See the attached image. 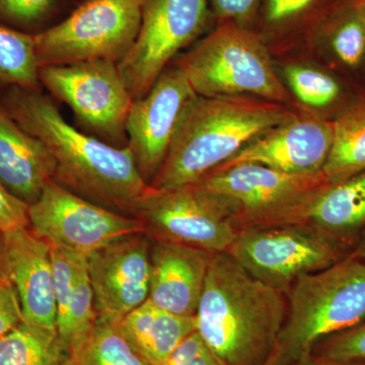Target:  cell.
Wrapping results in <instances>:
<instances>
[{
  "label": "cell",
  "instance_id": "6da1fadb",
  "mask_svg": "<svg viewBox=\"0 0 365 365\" xmlns=\"http://www.w3.org/2000/svg\"><path fill=\"white\" fill-rule=\"evenodd\" d=\"M1 107L48 146L56 163L55 182L91 202L132 216L150 185L128 146L118 148L74 128L42 91L11 88Z\"/></svg>",
  "mask_w": 365,
  "mask_h": 365
},
{
  "label": "cell",
  "instance_id": "7a4b0ae2",
  "mask_svg": "<svg viewBox=\"0 0 365 365\" xmlns=\"http://www.w3.org/2000/svg\"><path fill=\"white\" fill-rule=\"evenodd\" d=\"M287 312V295L227 253L211 255L196 331L225 364H263L277 347Z\"/></svg>",
  "mask_w": 365,
  "mask_h": 365
},
{
  "label": "cell",
  "instance_id": "3957f363",
  "mask_svg": "<svg viewBox=\"0 0 365 365\" xmlns=\"http://www.w3.org/2000/svg\"><path fill=\"white\" fill-rule=\"evenodd\" d=\"M299 115L287 106L251 96H196L150 186L170 189L193 184L255 139Z\"/></svg>",
  "mask_w": 365,
  "mask_h": 365
},
{
  "label": "cell",
  "instance_id": "277c9868",
  "mask_svg": "<svg viewBox=\"0 0 365 365\" xmlns=\"http://www.w3.org/2000/svg\"><path fill=\"white\" fill-rule=\"evenodd\" d=\"M278 347L282 365L365 317V261L350 254L319 272L299 278L288 290Z\"/></svg>",
  "mask_w": 365,
  "mask_h": 365
},
{
  "label": "cell",
  "instance_id": "5b68a950",
  "mask_svg": "<svg viewBox=\"0 0 365 365\" xmlns=\"http://www.w3.org/2000/svg\"><path fill=\"white\" fill-rule=\"evenodd\" d=\"M174 66L201 97L251 96L285 106L294 100L261 38L232 21L216 28Z\"/></svg>",
  "mask_w": 365,
  "mask_h": 365
},
{
  "label": "cell",
  "instance_id": "8992f818",
  "mask_svg": "<svg viewBox=\"0 0 365 365\" xmlns=\"http://www.w3.org/2000/svg\"><path fill=\"white\" fill-rule=\"evenodd\" d=\"M329 182L324 173L287 174L261 163H244L216 168L193 184L222 199L239 232L299 223L312 199Z\"/></svg>",
  "mask_w": 365,
  "mask_h": 365
},
{
  "label": "cell",
  "instance_id": "52a82bcc",
  "mask_svg": "<svg viewBox=\"0 0 365 365\" xmlns=\"http://www.w3.org/2000/svg\"><path fill=\"white\" fill-rule=\"evenodd\" d=\"M227 253L256 279L287 294L307 274L331 267L352 254L306 223L242 228Z\"/></svg>",
  "mask_w": 365,
  "mask_h": 365
},
{
  "label": "cell",
  "instance_id": "ba28073f",
  "mask_svg": "<svg viewBox=\"0 0 365 365\" xmlns=\"http://www.w3.org/2000/svg\"><path fill=\"white\" fill-rule=\"evenodd\" d=\"M140 25V0H88L58 25L35 34L40 67L93 60L119 63Z\"/></svg>",
  "mask_w": 365,
  "mask_h": 365
},
{
  "label": "cell",
  "instance_id": "9c48e42d",
  "mask_svg": "<svg viewBox=\"0 0 365 365\" xmlns=\"http://www.w3.org/2000/svg\"><path fill=\"white\" fill-rule=\"evenodd\" d=\"M153 242L227 253L237 230L222 199L195 184L170 189L150 186L132 212Z\"/></svg>",
  "mask_w": 365,
  "mask_h": 365
},
{
  "label": "cell",
  "instance_id": "30bf717a",
  "mask_svg": "<svg viewBox=\"0 0 365 365\" xmlns=\"http://www.w3.org/2000/svg\"><path fill=\"white\" fill-rule=\"evenodd\" d=\"M39 78L42 88L71 108L81 126L111 145L127 146L126 121L134 100L116 62L41 66Z\"/></svg>",
  "mask_w": 365,
  "mask_h": 365
},
{
  "label": "cell",
  "instance_id": "8fae6325",
  "mask_svg": "<svg viewBox=\"0 0 365 365\" xmlns=\"http://www.w3.org/2000/svg\"><path fill=\"white\" fill-rule=\"evenodd\" d=\"M33 232L52 248L88 259L112 242L144 232L132 216L83 198L51 180L29 208Z\"/></svg>",
  "mask_w": 365,
  "mask_h": 365
},
{
  "label": "cell",
  "instance_id": "7c38bea8",
  "mask_svg": "<svg viewBox=\"0 0 365 365\" xmlns=\"http://www.w3.org/2000/svg\"><path fill=\"white\" fill-rule=\"evenodd\" d=\"M141 25L118 63L133 100L144 97L178 53L202 34L209 0H140Z\"/></svg>",
  "mask_w": 365,
  "mask_h": 365
},
{
  "label": "cell",
  "instance_id": "4fadbf2b",
  "mask_svg": "<svg viewBox=\"0 0 365 365\" xmlns=\"http://www.w3.org/2000/svg\"><path fill=\"white\" fill-rule=\"evenodd\" d=\"M196 93L177 66H168L144 97L132 103L126 135L137 169L148 185L158 174L178 125Z\"/></svg>",
  "mask_w": 365,
  "mask_h": 365
},
{
  "label": "cell",
  "instance_id": "5bb4252c",
  "mask_svg": "<svg viewBox=\"0 0 365 365\" xmlns=\"http://www.w3.org/2000/svg\"><path fill=\"white\" fill-rule=\"evenodd\" d=\"M153 241L144 232L108 245L86 259L98 318L119 323L148 299Z\"/></svg>",
  "mask_w": 365,
  "mask_h": 365
},
{
  "label": "cell",
  "instance_id": "9a60e30c",
  "mask_svg": "<svg viewBox=\"0 0 365 365\" xmlns=\"http://www.w3.org/2000/svg\"><path fill=\"white\" fill-rule=\"evenodd\" d=\"M332 140L333 121L299 114L255 139L220 167L256 163L287 174H319Z\"/></svg>",
  "mask_w": 365,
  "mask_h": 365
},
{
  "label": "cell",
  "instance_id": "2e32d148",
  "mask_svg": "<svg viewBox=\"0 0 365 365\" xmlns=\"http://www.w3.org/2000/svg\"><path fill=\"white\" fill-rule=\"evenodd\" d=\"M6 274L28 325L57 332L51 246L28 227L4 235Z\"/></svg>",
  "mask_w": 365,
  "mask_h": 365
},
{
  "label": "cell",
  "instance_id": "e0dca14e",
  "mask_svg": "<svg viewBox=\"0 0 365 365\" xmlns=\"http://www.w3.org/2000/svg\"><path fill=\"white\" fill-rule=\"evenodd\" d=\"M211 255L192 247L153 242L148 300L178 316L195 317Z\"/></svg>",
  "mask_w": 365,
  "mask_h": 365
},
{
  "label": "cell",
  "instance_id": "ac0fdd59",
  "mask_svg": "<svg viewBox=\"0 0 365 365\" xmlns=\"http://www.w3.org/2000/svg\"><path fill=\"white\" fill-rule=\"evenodd\" d=\"M55 170L56 163L48 146L0 106V182L31 205L54 179Z\"/></svg>",
  "mask_w": 365,
  "mask_h": 365
},
{
  "label": "cell",
  "instance_id": "d6986e66",
  "mask_svg": "<svg viewBox=\"0 0 365 365\" xmlns=\"http://www.w3.org/2000/svg\"><path fill=\"white\" fill-rule=\"evenodd\" d=\"M299 223L317 228L353 252L365 228V170L319 190Z\"/></svg>",
  "mask_w": 365,
  "mask_h": 365
},
{
  "label": "cell",
  "instance_id": "ffe728a7",
  "mask_svg": "<svg viewBox=\"0 0 365 365\" xmlns=\"http://www.w3.org/2000/svg\"><path fill=\"white\" fill-rule=\"evenodd\" d=\"M119 328L146 362L163 365L197 325L195 317L178 316L146 300L119 322Z\"/></svg>",
  "mask_w": 365,
  "mask_h": 365
},
{
  "label": "cell",
  "instance_id": "44dd1931",
  "mask_svg": "<svg viewBox=\"0 0 365 365\" xmlns=\"http://www.w3.org/2000/svg\"><path fill=\"white\" fill-rule=\"evenodd\" d=\"M365 170V100L333 121V140L323 173L330 182Z\"/></svg>",
  "mask_w": 365,
  "mask_h": 365
},
{
  "label": "cell",
  "instance_id": "7402d4cb",
  "mask_svg": "<svg viewBox=\"0 0 365 365\" xmlns=\"http://www.w3.org/2000/svg\"><path fill=\"white\" fill-rule=\"evenodd\" d=\"M0 365H68L58 333L23 322L0 340Z\"/></svg>",
  "mask_w": 365,
  "mask_h": 365
},
{
  "label": "cell",
  "instance_id": "603a6c76",
  "mask_svg": "<svg viewBox=\"0 0 365 365\" xmlns=\"http://www.w3.org/2000/svg\"><path fill=\"white\" fill-rule=\"evenodd\" d=\"M35 34L0 25V88L42 91Z\"/></svg>",
  "mask_w": 365,
  "mask_h": 365
},
{
  "label": "cell",
  "instance_id": "cb8c5ba5",
  "mask_svg": "<svg viewBox=\"0 0 365 365\" xmlns=\"http://www.w3.org/2000/svg\"><path fill=\"white\" fill-rule=\"evenodd\" d=\"M68 365H150L129 344L118 322L98 318L88 337L68 352Z\"/></svg>",
  "mask_w": 365,
  "mask_h": 365
},
{
  "label": "cell",
  "instance_id": "d4e9b609",
  "mask_svg": "<svg viewBox=\"0 0 365 365\" xmlns=\"http://www.w3.org/2000/svg\"><path fill=\"white\" fill-rule=\"evenodd\" d=\"M98 316L93 304V288H91L86 259L76 261V278L68 321L60 341L66 348L67 354L83 342L93 331Z\"/></svg>",
  "mask_w": 365,
  "mask_h": 365
},
{
  "label": "cell",
  "instance_id": "484cf974",
  "mask_svg": "<svg viewBox=\"0 0 365 365\" xmlns=\"http://www.w3.org/2000/svg\"><path fill=\"white\" fill-rule=\"evenodd\" d=\"M334 54L348 67L359 66L365 59V2L357 0L343 9L329 34Z\"/></svg>",
  "mask_w": 365,
  "mask_h": 365
},
{
  "label": "cell",
  "instance_id": "4316f807",
  "mask_svg": "<svg viewBox=\"0 0 365 365\" xmlns=\"http://www.w3.org/2000/svg\"><path fill=\"white\" fill-rule=\"evenodd\" d=\"M284 74L292 95L309 107H329L339 98V83L332 76L319 69L290 66L285 68Z\"/></svg>",
  "mask_w": 365,
  "mask_h": 365
},
{
  "label": "cell",
  "instance_id": "83f0119b",
  "mask_svg": "<svg viewBox=\"0 0 365 365\" xmlns=\"http://www.w3.org/2000/svg\"><path fill=\"white\" fill-rule=\"evenodd\" d=\"M312 352L329 359L365 362V317L355 325L319 341Z\"/></svg>",
  "mask_w": 365,
  "mask_h": 365
},
{
  "label": "cell",
  "instance_id": "f1b7e54d",
  "mask_svg": "<svg viewBox=\"0 0 365 365\" xmlns=\"http://www.w3.org/2000/svg\"><path fill=\"white\" fill-rule=\"evenodd\" d=\"M57 0H0V23L29 34L54 11Z\"/></svg>",
  "mask_w": 365,
  "mask_h": 365
},
{
  "label": "cell",
  "instance_id": "f546056e",
  "mask_svg": "<svg viewBox=\"0 0 365 365\" xmlns=\"http://www.w3.org/2000/svg\"><path fill=\"white\" fill-rule=\"evenodd\" d=\"M51 258L57 309V332L60 337L66 331L68 321L69 307L76 278V261L78 258H74L54 248L51 250Z\"/></svg>",
  "mask_w": 365,
  "mask_h": 365
},
{
  "label": "cell",
  "instance_id": "4dcf8cb0",
  "mask_svg": "<svg viewBox=\"0 0 365 365\" xmlns=\"http://www.w3.org/2000/svg\"><path fill=\"white\" fill-rule=\"evenodd\" d=\"M163 365H227L199 333L190 334L180 343Z\"/></svg>",
  "mask_w": 365,
  "mask_h": 365
},
{
  "label": "cell",
  "instance_id": "1f68e13d",
  "mask_svg": "<svg viewBox=\"0 0 365 365\" xmlns=\"http://www.w3.org/2000/svg\"><path fill=\"white\" fill-rule=\"evenodd\" d=\"M30 205L6 188L0 182V232L7 234L30 225Z\"/></svg>",
  "mask_w": 365,
  "mask_h": 365
},
{
  "label": "cell",
  "instance_id": "d6a6232c",
  "mask_svg": "<svg viewBox=\"0 0 365 365\" xmlns=\"http://www.w3.org/2000/svg\"><path fill=\"white\" fill-rule=\"evenodd\" d=\"M24 322L23 312L9 277L0 278V340Z\"/></svg>",
  "mask_w": 365,
  "mask_h": 365
},
{
  "label": "cell",
  "instance_id": "836d02e7",
  "mask_svg": "<svg viewBox=\"0 0 365 365\" xmlns=\"http://www.w3.org/2000/svg\"><path fill=\"white\" fill-rule=\"evenodd\" d=\"M213 11L223 21L248 28L257 13L259 0H209Z\"/></svg>",
  "mask_w": 365,
  "mask_h": 365
},
{
  "label": "cell",
  "instance_id": "e575fe53",
  "mask_svg": "<svg viewBox=\"0 0 365 365\" xmlns=\"http://www.w3.org/2000/svg\"><path fill=\"white\" fill-rule=\"evenodd\" d=\"M318 0H267L265 18L271 25H280L294 20Z\"/></svg>",
  "mask_w": 365,
  "mask_h": 365
},
{
  "label": "cell",
  "instance_id": "d590c367",
  "mask_svg": "<svg viewBox=\"0 0 365 365\" xmlns=\"http://www.w3.org/2000/svg\"><path fill=\"white\" fill-rule=\"evenodd\" d=\"M283 365H365V362L329 359L311 352Z\"/></svg>",
  "mask_w": 365,
  "mask_h": 365
},
{
  "label": "cell",
  "instance_id": "8d00e7d4",
  "mask_svg": "<svg viewBox=\"0 0 365 365\" xmlns=\"http://www.w3.org/2000/svg\"><path fill=\"white\" fill-rule=\"evenodd\" d=\"M353 254L365 261V228L364 232H361V235H360L359 241L356 242V246H355L354 250H353Z\"/></svg>",
  "mask_w": 365,
  "mask_h": 365
},
{
  "label": "cell",
  "instance_id": "74e56055",
  "mask_svg": "<svg viewBox=\"0 0 365 365\" xmlns=\"http://www.w3.org/2000/svg\"><path fill=\"white\" fill-rule=\"evenodd\" d=\"M262 365H282V355H281V351L278 346L275 348L272 354H271L270 356L268 357V359Z\"/></svg>",
  "mask_w": 365,
  "mask_h": 365
},
{
  "label": "cell",
  "instance_id": "f35d334b",
  "mask_svg": "<svg viewBox=\"0 0 365 365\" xmlns=\"http://www.w3.org/2000/svg\"><path fill=\"white\" fill-rule=\"evenodd\" d=\"M7 277L6 274V264H4V237L0 232V278Z\"/></svg>",
  "mask_w": 365,
  "mask_h": 365
},
{
  "label": "cell",
  "instance_id": "ab89813d",
  "mask_svg": "<svg viewBox=\"0 0 365 365\" xmlns=\"http://www.w3.org/2000/svg\"><path fill=\"white\" fill-rule=\"evenodd\" d=\"M364 2H365V0H364Z\"/></svg>",
  "mask_w": 365,
  "mask_h": 365
}]
</instances>
